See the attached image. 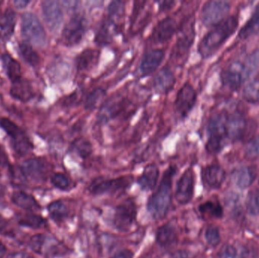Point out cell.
Wrapping results in <instances>:
<instances>
[{
  "label": "cell",
  "mask_w": 259,
  "mask_h": 258,
  "mask_svg": "<svg viewBox=\"0 0 259 258\" xmlns=\"http://www.w3.org/2000/svg\"><path fill=\"white\" fill-rule=\"evenodd\" d=\"M238 27V19L231 16L214 26L206 33L198 45V51L203 59L211 57L225 43Z\"/></svg>",
  "instance_id": "obj_1"
},
{
  "label": "cell",
  "mask_w": 259,
  "mask_h": 258,
  "mask_svg": "<svg viewBox=\"0 0 259 258\" xmlns=\"http://www.w3.org/2000/svg\"><path fill=\"white\" fill-rule=\"evenodd\" d=\"M176 171L175 166L166 170L159 186L148 201V211L154 219H163L168 212L172 201V182Z\"/></svg>",
  "instance_id": "obj_2"
},
{
  "label": "cell",
  "mask_w": 259,
  "mask_h": 258,
  "mask_svg": "<svg viewBox=\"0 0 259 258\" xmlns=\"http://www.w3.org/2000/svg\"><path fill=\"white\" fill-rule=\"evenodd\" d=\"M21 34L26 42L41 47L47 42V33L44 25L36 15L26 12L21 16Z\"/></svg>",
  "instance_id": "obj_3"
},
{
  "label": "cell",
  "mask_w": 259,
  "mask_h": 258,
  "mask_svg": "<svg viewBox=\"0 0 259 258\" xmlns=\"http://www.w3.org/2000/svg\"><path fill=\"white\" fill-rule=\"evenodd\" d=\"M0 127L10 137L12 148L18 156H25L32 148L33 144L24 131L9 118L0 120Z\"/></svg>",
  "instance_id": "obj_4"
},
{
  "label": "cell",
  "mask_w": 259,
  "mask_h": 258,
  "mask_svg": "<svg viewBox=\"0 0 259 258\" xmlns=\"http://www.w3.org/2000/svg\"><path fill=\"white\" fill-rule=\"evenodd\" d=\"M178 39L172 49L171 57L177 62H181L188 55L195 38L194 22L188 19L178 28Z\"/></svg>",
  "instance_id": "obj_5"
},
{
  "label": "cell",
  "mask_w": 259,
  "mask_h": 258,
  "mask_svg": "<svg viewBox=\"0 0 259 258\" xmlns=\"http://www.w3.org/2000/svg\"><path fill=\"white\" fill-rule=\"evenodd\" d=\"M86 33V21L80 14H74L64 27L62 39L67 46H74L81 42Z\"/></svg>",
  "instance_id": "obj_6"
},
{
  "label": "cell",
  "mask_w": 259,
  "mask_h": 258,
  "mask_svg": "<svg viewBox=\"0 0 259 258\" xmlns=\"http://www.w3.org/2000/svg\"><path fill=\"white\" fill-rule=\"evenodd\" d=\"M230 11V4L226 1L213 0L205 3L201 12V20L207 27L217 25L225 19Z\"/></svg>",
  "instance_id": "obj_7"
},
{
  "label": "cell",
  "mask_w": 259,
  "mask_h": 258,
  "mask_svg": "<svg viewBox=\"0 0 259 258\" xmlns=\"http://www.w3.org/2000/svg\"><path fill=\"white\" fill-rule=\"evenodd\" d=\"M197 99L196 89L190 83H187L179 89L175 101L177 114L184 118L188 115L194 107Z\"/></svg>",
  "instance_id": "obj_8"
},
{
  "label": "cell",
  "mask_w": 259,
  "mask_h": 258,
  "mask_svg": "<svg viewBox=\"0 0 259 258\" xmlns=\"http://www.w3.org/2000/svg\"><path fill=\"white\" fill-rule=\"evenodd\" d=\"M42 17L50 31L59 30L63 21L62 6L58 1L47 0L41 3Z\"/></svg>",
  "instance_id": "obj_9"
},
{
  "label": "cell",
  "mask_w": 259,
  "mask_h": 258,
  "mask_svg": "<svg viewBox=\"0 0 259 258\" xmlns=\"http://www.w3.org/2000/svg\"><path fill=\"white\" fill-rule=\"evenodd\" d=\"M133 182L131 176L121 177L113 180H97L91 185L89 191L93 195H102L109 192H116L127 189Z\"/></svg>",
  "instance_id": "obj_10"
},
{
  "label": "cell",
  "mask_w": 259,
  "mask_h": 258,
  "mask_svg": "<svg viewBox=\"0 0 259 258\" xmlns=\"http://www.w3.org/2000/svg\"><path fill=\"white\" fill-rule=\"evenodd\" d=\"M252 125L244 116L240 114L228 116L227 121V136L232 140H240L248 136V133H250L251 129H253Z\"/></svg>",
  "instance_id": "obj_11"
},
{
  "label": "cell",
  "mask_w": 259,
  "mask_h": 258,
  "mask_svg": "<svg viewBox=\"0 0 259 258\" xmlns=\"http://www.w3.org/2000/svg\"><path fill=\"white\" fill-rule=\"evenodd\" d=\"M137 218V209L135 204L132 201H126L124 204L117 207L114 216V224L118 230L127 231Z\"/></svg>",
  "instance_id": "obj_12"
},
{
  "label": "cell",
  "mask_w": 259,
  "mask_h": 258,
  "mask_svg": "<svg viewBox=\"0 0 259 258\" xmlns=\"http://www.w3.org/2000/svg\"><path fill=\"white\" fill-rule=\"evenodd\" d=\"M224 85L232 89H237L248 79L245 65L240 62H234L223 71L222 75Z\"/></svg>",
  "instance_id": "obj_13"
},
{
  "label": "cell",
  "mask_w": 259,
  "mask_h": 258,
  "mask_svg": "<svg viewBox=\"0 0 259 258\" xmlns=\"http://www.w3.org/2000/svg\"><path fill=\"white\" fill-rule=\"evenodd\" d=\"M178 28L179 27L175 18L166 17L155 26L151 34V39L155 43H164L173 37Z\"/></svg>",
  "instance_id": "obj_14"
},
{
  "label": "cell",
  "mask_w": 259,
  "mask_h": 258,
  "mask_svg": "<svg viewBox=\"0 0 259 258\" xmlns=\"http://www.w3.org/2000/svg\"><path fill=\"white\" fill-rule=\"evenodd\" d=\"M194 173L193 170H187L178 182L176 199L178 203L186 204L191 201L194 192Z\"/></svg>",
  "instance_id": "obj_15"
},
{
  "label": "cell",
  "mask_w": 259,
  "mask_h": 258,
  "mask_svg": "<svg viewBox=\"0 0 259 258\" xmlns=\"http://www.w3.org/2000/svg\"><path fill=\"white\" fill-rule=\"evenodd\" d=\"M128 100L121 96L112 97L105 101L102 106L100 112V119L101 121H109L121 115L126 109Z\"/></svg>",
  "instance_id": "obj_16"
},
{
  "label": "cell",
  "mask_w": 259,
  "mask_h": 258,
  "mask_svg": "<svg viewBox=\"0 0 259 258\" xmlns=\"http://www.w3.org/2000/svg\"><path fill=\"white\" fill-rule=\"evenodd\" d=\"M164 58V50L152 48L148 50L142 58L140 71L142 76H147L155 72L162 63Z\"/></svg>",
  "instance_id": "obj_17"
},
{
  "label": "cell",
  "mask_w": 259,
  "mask_h": 258,
  "mask_svg": "<svg viewBox=\"0 0 259 258\" xmlns=\"http://www.w3.org/2000/svg\"><path fill=\"white\" fill-rule=\"evenodd\" d=\"M20 170L24 179L39 180H42L45 176L47 167L39 159H30L23 162Z\"/></svg>",
  "instance_id": "obj_18"
},
{
  "label": "cell",
  "mask_w": 259,
  "mask_h": 258,
  "mask_svg": "<svg viewBox=\"0 0 259 258\" xmlns=\"http://www.w3.org/2000/svg\"><path fill=\"white\" fill-rule=\"evenodd\" d=\"M175 74L168 67L161 68L153 78V87L159 93H167L175 84Z\"/></svg>",
  "instance_id": "obj_19"
},
{
  "label": "cell",
  "mask_w": 259,
  "mask_h": 258,
  "mask_svg": "<svg viewBox=\"0 0 259 258\" xmlns=\"http://www.w3.org/2000/svg\"><path fill=\"white\" fill-rule=\"evenodd\" d=\"M10 94L12 98L21 102H27L35 96L31 83L27 79L23 78L12 83Z\"/></svg>",
  "instance_id": "obj_20"
},
{
  "label": "cell",
  "mask_w": 259,
  "mask_h": 258,
  "mask_svg": "<svg viewBox=\"0 0 259 258\" xmlns=\"http://www.w3.org/2000/svg\"><path fill=\"white\" fill-rule=\"evenodd\" d=\"M226 177L225 170L219 165H211L204 168L202 179L204 183L212 189H218L222 186Z\"/></svg>",
  "instance_id": "obj_21"
},
{
  "label": "cell",
  "mask_w": 259,
  "mask_h": 258,
  "mask_svg": "<svg viewBox=\"0 0 259 258\" xmlns=\"http://www.w3.org/2000/svg\"><path fill=\"white\" fill-rule=\"evenodd\" d=\"M228 116L225 113H218L210 118L208 125V138L224 139L226 134L227 121Z\"/></svg>",
  "instance_id": "obj_22"
},
{
  "label": "cell",
  "mask_w": 259,
  "mask_h": 258,
  "mask_svg": "<svg viewBox=\"0 0 259 258\" xmlns=\"http://www.w3.org/2000/svg\"><path fill=\"white\" fill-rule=\"evenodd\" d=\"M100 51L98 49L88 48L79 54L76 60L77 71H85L94 68L98 62Z\"/></svg>",
  "instance_id": "obj_23"
},
{
  "label": "cell",
  "mask_w": 259,
  "mask_h": 258,
  "mask_svg": "<svg viewBox=\"0 0 259 258\" xmlns=\"http://www.w3.org/2000/svg\"><path fill=\"white\" fill-rule=\"evenodd\" d=\"M159 171L154 164L147 165L143 171V174L139 177L137 183L143 190L149 191L153 189L158 181Z\"/></svg>",
  "instance_id": "obj_24"
},
{
  "label": "cell",
  "mask_w": 259,
  "mask_h": 258,
  "mask_svg": "<svg viewBox=\"0 0 259 258\" xmlns=\"http://www.w3.org/2000/svg\"><path fill=\"white\" fill-rule=\"evenodd\" d=\"M16 24V15L12 9H8L0 21V39L7 41L12 37Z\"/></svg>",
  "instance_id": "obj_25"
},
{
  "label": "cell",
  "mask_w": 259,
  "mask_h": 258,
  "mask_svg": "<svg viewBox=\"0 0 259 258\" xmlns=\"http://www.w3.org/2000/svg\"><path fill=\"white\" fill-rule=\"evenodd\" d=\"M11 199L14 204L24 210L33 212L40 209V206L39 205L36 200L33 198V195L22 191L13 192Z\"/></svg>",
  "instance_id": "obj_26"
},
{
  "label": "cell",
  "mask_w": 259,
  "mask_h": 258,
  "mask_svg": "<svg viewBox=\"0 0 259 258\" xmlns=\"http://www.w3.org/2000/svg\"><path fill=\"white\" fill-rule=\"evenodd\" d=\"M2 62H3V68L6 71V75L12 83L18 81L20 79L22 78L21 65L16 59H14L10 55L3 54L2 56Z\"/></svg>",
  "instance_id": "obj_27"
},
{
  "label": "cell",
  "mask_w": 259,
  "mask_h": 258,
  "mask_svg": "<svg viewBox=\"0 0 259 258\" xmlns=\"http://www.w3.org/2000/svg\"><path fill=\"white\" fill-rule=\"evenodd\" d=\"M158 243L164 248H169L177 242V233L175 227L170 224H164L157 231Z\"/></svg>",
  "instance_id": "obj_28"
},
{
  "label": "cell",
  "mask_w": 259,
  "mask_h": 258,
  "mask_svg": "<svg viewBox=\"0 0 259 258\" xmlns=\"http://www.w3.org/2000/svg\"><path fill=\"white\" fill-rule=\"evenodd\" d=\"M259 29V3L255 6V10L252 16L249 18L246 24L242 27L239 32V37L240 39H247L253 35Z\"/></svg>",
  "instance_id": "obj_29"
},
{
  "label": "cell",
  "mask_w": 259,
  "mask_h": 258,
  "mask_svg": "<svg viewBox=\"0 0 259 258\" xmlns=\"http://www.w3.org/2000/svg\"><path fill=\"white\" fill-rule=\"evenodd\" d=\"M234 180L239 187L246 189L249 187L255 180V173L251 168H242L235 171L234 174Z\"/></svg>",
  "instance_id": "obj_30"
},
{
  "label": "cell",
  "mask_w": 259,
  "mask_h": 258,
  "mask_svg": "<svg viewBox=\"0 0 259 258\" xmlns=\"http://www.w3.org/2000/svg\"><path fill=\"white\" fill-rule=\"evenodd\" d=\"M18 223L23 227L32 229H39L46 227L47 221L39 215L34 214H24L18 217Z\"/></svg>",
  "instance_id": "obj_31"
},
{
  "label": "cell",
  "mask_w": 259,
  "mask_h": 258,
  "mask_svg": "<svg viewBox=\"0 0 259 258\" xmlns=\"http://www.w3.org/2000/svg\"><path fill=\"white\" fill-rule=\"evenodd\" d=\"M18 50H19L21 57L29 65L35 67L39 63L40 59H39V55L33 49L32 45H30L28 42H20L19 45H18Z\"/></svg>",
  "instance_id": "obj_32"
},
{
  "label": "cell",
  "mask_w": 259,
  "mask_h": 258,
  "mask_svg": "<svg viewBox=\"0 0 259 258\" xmlns=\"http://www.w3.org/2000/svg\"><path fill=\"white\" fill-rule=\"evenodd\" d=\"M106 95V91L102 88H97L90 92L84 101L85 109L93 111L100 106Z\"/></svg>",
  "instance_id": "obj_33"
},
{
  "label": "cell",
  "mask_w": 259,
  "mask_h": 258,
  "mask_svg": "<svg viewBox=\"0 0 259 258\" xmlns=\"http://www.w3.org/2000/svg\"><path fill=\"white\" fill-rule=\"evenodd\" d=\"M48 211L52 219L56 223L62 222L68 215V207L61 201L52 202L48 206Z\"/></svg>",
  "instance_id": "obj_34"
},
{
  "label": "cell",
  "mask_w": 259,
  "mask_h": 258,
  "mask_svg": "<svg viewBox=\"0 0 259 258\" xmlns=\"http://www.w3.org/2000/svg\"><path fill=\"white\" fill-rule=\"evenodd\" d=\"M199 212L205 218H221L223 216V209L219 203L214 201H206L201 204Z\"/></svg>",
  "instance_id": "obj_35"
},
{
  "label": "cell",
  "mask_w": 259,
  "mask_h": 258,
  "mask_svg": "<svg viewBox=\"0 0 259 258\" xmlns=\"http://www.w3.org/2000/svg\"><path fill=\"white\" fill-rule=\"evenodd\" d=\"M243 96L249 103L259 102V80H254L245 86Z\"/></svg>",
  "instance_id": "obj_36"
},
{
  "label": "cell",
  "mask_w": 259,
  "mask_h": 258,
  "mask_svg": "<svg viewBox=\"0 0 259 258\" xmlns=\"http://www.w3.org/2000/svg\"><path fill=\"white\" fill-rule=\"evenodd\" d=\"M74 151L83 159H86L91 156L93 151L92 144L88 139L79 138L74 141L72 145Z\"/></svg>",
  "instance_id": "obj_37"
},
{
  "label": "cell",
  "mask_w": 259,
  "mask_h": 258,
  "mask_svg": "<svg viewBox=\"0 0 259 258\" xmlns=\"http://www.w3.org/2000/svg\"><path fill=\"white\" fill-rule=\"evenodd\" d=\"M248 78L259 71V50L249 55L246 63L244 64Z\"/></svg>",
  "instance_id": "obj_38"
},
{
  "label": "cell",
  "mask_w": 259,
  "mask_h": 258,
  "mask_svg": "<svg viewBox=\"0 0 259 258\" xmlns=\"http://www.w3.org/2000/svg\"><path fill=\"white\" fill-rule=\"evenodd\" d=\"M247 210L249 214L257 215L259 214V187L252 190L248 195Z\"/></svg>",
  "instance_id": "obj_39"
},
{
  "label": "cell",
  "mask_w": 259,
  "mask_h": 258,
  "mask_svg": "<svg viewBox=\"0 0 259 258\" xmlns=\"http://www.w3.org/2000/svg\"><path fill=\"white\" fill-rule=\"evenodd\" d=\"M46 237L44 234H36L32 236L29 241V248L36 254H42V248L45 245Z\"/></svg>",
  "instance_id": "obj_40"
},
{
  "label": "cell",
  "mask_w": 259,
  "mask_h": 258,
  "mask_svg": "<svg viewBox=\"0 0 259 258\" xmlns=\"http://www.w3.org/2000/svg\"><path fill=\"white\" fill-rule=\"evenodd\" d=\"M245 153L248 159H255L259 158V135L249 141Z\"/></svg>",
  "instance_id": "obj_41"
},
{
  "label": "cell",
  "mask_w": 259,
  "mask_h": 258,
  "mask_svg": "<svg viewBox=\"0 0 259 258\" xmlns=\"http://www.w3.org/2000/svg\"><path fill=\"white\" fill-rule=\"evenodd\" d=\"M52 183L55 187L60 190H68L70 187L69 179L66 175L62 173H57L53 176L51 179Z\"/></svg>",
  "instance_id": "obj_42"
},
{
  "label": "cell",
  "mask_w": 259,
  "mask_h": 258,
  "mask_svg": "<svg viewBox=\"0 0 259 258\" xmlns=\"http://www.w3.org/2000/svg\"><path fill=\"white\" fill-rule=\"evenodd\" d=\"M205 239L208 245L212 247L217 246L220 243L221 236L219 230L215 227H209L205 231Z\"/></svg>",
  "instance_id": "obj_43"
},
{
  "label": "cell",
  "mask_w": 259,
  "mask_h": 258,
  "mask_svg": "<svg viewBox=\"0 0 259 258\" xmlns=\"http://www.w3.org/2000/svg\"><path fill=\"white\" fill-rule=\"evenodd\" d=\"M237 248L231 245H225L221 248L218 258H238Z\"/></svg>",
  "instance_id": "obj_44"
},
{
  "label": "cell",
  "mask_w": 259,
  "mask_h": 258,
  "mask_svg": "<svg viewBox=\"0 0 259 258\" xmlns=\"http://www.w3.org/2000/svg\"><path fill=\"white\" fill-rule=\"evenodd\" d=\"M175 3H176L173 1L161 2V3H159V10L161 12H167L174 7Z\"/></svg>",
  "instance_id": "obj_45"
},
{
  "label": "cell",
  "mask_w": 259,
  "mask_h": 258,
  "mask_svg": "<svg viewBox=\"0 0 259 258\" xmlns=\"http://www.w3.org/2000/svg\"><path fill=\"white\" fill-rule=\"evenodd\" d=\"M30 3V1H25V0H16L14 2L15 8L18 9H23L27 7V5Z\"/></svg>",
  "instance_id": "obj_46"
},
{
  "label": "cell",
  "mask_w": 259,
  "mask_h": 258,
  "mask_svg": "<svg viewBox=\"0 0 259 258\" xmlns=\"http://www.w3.org/2000/svg\"><path fill=\"white\" fill-rule=\"evenodd\" d=\"M8 258H32L29 254L24 252H15L11 254Z\"/></svg>",
  "instance_id": "obj_47"
},
{
  "label": "cell",
  "mask_w": 259,
  "mask_h": 258,
  "mask_svg": "<svg viewBox=\"0 0 259 258\" xmlns=\"http://www.w3.org/2000/svg\"><path fill=\"white\" fill-rule=\"evenodd\" d=\"M8 222L3 216L0 215V232H3L7 227Z\"/></svg>",
  "instance_id": "obj_48"
},
{
  "label": "cell",
  "mask_w": 259,
  "mask_h": 258,
  "mask_svg": "<svg viewBox=\"0 0 259 258\" xmlns=\"http://www.w3.org/2000/svg\"><path fill=\"white\" fill-rule=\"evenodd\" d=\"M131 257H132V254L129 251H124V252L119 253L113 258H131Z\"/></svg>",
  "instance_id": "obj_49"
},
{
  "label": "cell",
  "mask_w": 259,
  "mask_h": 258,
  "mask_svg": "<svg viewBox=\"0 0 259 258\" xmlns=\"http://www.w3.org/2000/svg\"><path fill=\"white\" fill-rule=\"evenodd\" d=\"M6 253V247L0 242V258L4 257Z\"/></svg>",
  "instance_id": "obj_50"
},
{
  "label": "cell",
  "mask_w": 259,
  "mask_h": 258,
  "mask_svg": "<svg viewBox=\"0 0 259 258\" xmlns=\"http://www.w3.org/2000/svg\"><path fill=\"white\" fill-rule=\"evenodd\" d=\"M173 258H190L186 253L178 252L174 255Z\"/></svg>",
  "instance_id": "obj_51"
}]
</instances>
